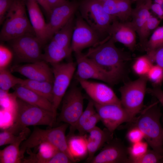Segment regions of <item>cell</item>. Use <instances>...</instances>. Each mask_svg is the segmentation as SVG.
Masks as SVG:
<instances>
[{"label": "cell", "mask_w": 163, "mask_h": 163, "mask_svg": "<svg viewBox=\"0 0 163 163\" xmlns=\"http://www.w3.org/2000/svg\"><path fill=\"white\" fill-rule=\"evenodd\" d=\"M109 36L91 47L85 55L110 78L114 84L123 77L126 62L130 59L128 54L117 47Z\"/></svg>", "instance_id": "cell-1"}, {"label": "cell", "mask_w": 163, "mask_h": 163, "mask_svg": "<svg viewBox=\"0 0 163 163\" xmlns=\"http://www.w3.org/2000/svg\"><path fill=\"white\" fill-rule=\"evenodd\" d=\"M158 102L148 106L129 123L142 131L144 139L152 149L163 155V128L160 122L161 113Z\"/></svg>", "instance_id": "cell-2"}, {"label": "cell", "mask_w": 163, "mask_h": 163, "mask_svg": "<svg viewBox=\"0 0 163 163\" xmlns=\"http://www.w3.org/2000/svg\"><path fill=\"white\" fill-rule=\"evenodd\" d=\"M69 124L65 123L57 127L48 129H43L34 127L32 133L21 143L20 150L21 156L24 158L25 152L40 144L50 143L59 150L66 153L73 161L75 160L69 150L66 132Z\"/></svg>", "instance_id": "cell-3"}, {"label": "cell", "mask_w": 163, "mask_h": 163, "mask_svg": "<svg viewBox=\"0 0 163 163\" xmlns=\"http://www.w3.org/2000/svg\"><path fill=\"white\" fill-rule=\"evenodd\" d=\"M26 7L24 0H14L2 24L1 40L9 41L25 34H35L26 14Z\"/></svg>", "instance_id": "cell-4"}, {"label": "cell", "mask_w": 163, "mask_h": 163, "mask_svg": "<svg viewBox=\"0 0 163 163\" xmlns=\"http://www.w3.org/2000/svg\"><path fill=\"white\" fill-rule=\"evenodd\" d=\"M14 123L22 129L28 126H47L52 127L56 121L53 112L29 104L17 97Z\"/></svg>", "instance_id": "cell-5"}, {"label": "cell", "mask_w": 163, "mask_h": 163, "mask_svg": "<svg viewBox=\"0 0 163 163\" xmlns=\"http://www.w3.org/2000/svg\"><path fill=\"white\" fill-rule=\"evenodd\" d=\"M78 8L81 17L99 35L107 33L111 24L117 19L105 11L100 0H83Z\"/></svg>", "instance_id": "cell-6"}, {"label": "cell", "mask_w": 163, "mask_h": 163, "mask_svg": "<svg viewBox=\"0 0 163 163\" xmlns=\"http://www.w3.org/2000/svg\"><path fill=\"white\" fill-rule=\"evenodd\" d=\"M147 80L146 76L140 77L125 83L119 89L121 105L133 118L142 110Z\"/></svg>", "instance_id": "cell-7"}, {"label": "cell", "mask_w": 163, "mask_h": 163, "mask_svg": "<svg viewBox=\"0 0 163 163\" xmlns=\"http://www.w3.org/2000/svg\"><path fill=\"white\" fill-rule=\"evenodd\" d=\"M75 65L72 61L51 65L54 77L52 103L56 113L75 70Z\"/></svg>", "instance_id": "cell-8"}, {"label": "cell", "mask_w": 163, "mask_h": 163, "mask_svg": "<svg viewBox=\"0 0 163 163\" xmlns=\"http://www.w3.org/2000/svg\"><path fill=\"white\" fill-rule=\"evenodd\" d=\"M9 41L14 54L20 61L29 63L43 60L42 45L35 34H25Z\"/></svg>", "instance_id": "cell-9"}, {"label": "cell", "mask_w": 163, "mask_h": 163, "mask_svg": "<svg viewBox=\"0 0 163 163\" xmlns=\"http://www.w3.org/2000/svg\"><path fill=\"white\" fill-rule=\"evenodd\" d=\"M84 97L78 87H71L64 95L58 122H63L70 126L72 130L83 111Z\"/></svg>", "instance_id": "cell-10"}, {"label": "cell", "mask_w": 163, "mask_h": 163, "mask_svg": "<svg viewBox=\"0 0 163 163\" xmlns=\"http://www.w3.org/2000/svg\"><path fill=\"white\" fill-rule=\"evenodd\" d=\"M94 103L101 121L106 128L112 133H113L122 123H129L134 118H133L122 105H100Z\"/></svg>", "instance_id": "cell-11"}, {"label": "cell", "mask_w": 163, "mask_h": 163, "mask_svg": "<svg viewBox=\"0 0 163 163\" xmlns=\"http://www.w3.org/2000/svg\"><path fill=\"white\" fill-rule=\"evenodd\" d=\"M71 43V48L75 53L98 44L99 34L81 17L75 23Z\"/></svg>", "instance_id": "cell-12"}, {"label": "cell", "mask_w": 163, "mask_h": 163, "mask_svg": "<svg viewBox=\"0 0 163 163\" xmlns=\"http://www.w3.org/2000/svg\"><path fill=\"white\" fill-rule=\"evenodd\" d=\"M128 148L117 138L106 143L90 163H129Z\"/></svg>", "instance_id": "cell-13"}, {"label": "cell", "mask_w": 163, "mask_h": 163, "mask_svg": "<svg viewBox=\"0 0 163 163\" xmlns=\"http://www.w3.org/2000/svg\"><path fill=\"white\" fill-rule=\"evenodd\" d=\"M78 80L81 86L94 102L100 105H122L120 100L107 85L88 80Z\"/></svg>", "instance_id": "cell-14"}, {"label": "cell", "mask_w": 163, "mask_h": 163, "mask_svg": "<svg viewBox=\"0 0 163 163\" xmlns=\"http://www.w3.org/2000/svg\"><path fill=\"white\" fill-rule=\"evenodd\" d=\"M79 3L76 1H67L64 3L51 10L47 23L48 40L51 39L55 33L68 21L78 8Z\"/></svg>", "instance_id": "cell-15"}, {"label": "cell", "mask_w": 163, "mask_h": 163, "mask_svg": "<svg viewBox=\"0 0 163 163\" xmlns=\"http://www.w3.org/2000/svg\"><path fill=\"white\" fill-rule=\"evenodd\" d=\"M78 79H93L101 81L110 85L113 83L102 69L81 52L75 53Z\"/></svg>", "instance_id": "cell-16"}, {"label": "cell", "mask_w": 163, "mask_h": 163, "mask_svg": "<svg viewBox=\"0 0 163 163\" xmlns=\"http://www.w3.org/2000/svg\"><path fill=\"white\" fill-rule=\"evenodd\" d=\"M136 31L131 21L116 19L110 27L107 33L115 42L120 43L133 51L136 45Z\"/></svg>", "instance_id": "cell-17"}, {"label": "cell", "mask_w": 163, "mask_h": 163, "mask_svg": "<svg viewBox=\"0 0 163 163\" xmlns=\"http://www.w3.org/2000/svg\"><path fill=\"white\" fill-rule=\"evenodd\" d=\"M11 72L18 73L27 79L53 82L54 77L51 68L43 60L16 65L11 67Z\"/></svg>", "instance_id": "cell-18"}, {"label": "cell", "mask_w": 163, "mask_h": 163, "mask_svg": "<svg viewBox=\"0 0 163 163\" xmlns=\"http://www.w3.org/2000/svg\"><path fill=\"white\" fill-rule=\"evenodd\" d=\"M26 7L30 22L35 34L42 45L48 40L47 34V23L36 0H27Z\"/></svg>", "instance_id": "cell-19"}, {"label": "cell", "mask_w": 163, "mask_h": 163, "mask_svg": "<svg viewBox=\"0 0 163 163\" xmlns=\"http://www.w3.org/2000/svg\"><path fill=\"white\" fill-rule=\"evenodd\" d=\"M88 133V136L87 137L88 155L86 162L89 163L95 153L113 138V133L106 128L102 129L96 126Z\"/></svg>", "instance_id": "cell-20"}, {"label": "cell", "mask_w": 163, "mask_h": 163, "mask_svg": "<svg viewBox=\"0 0 163 163\" xmlns=\"http://www.w3.org/2000/svg\"><path fill=\"white\" fill-rule=\"evenodd\" d=\"M105 11L120 21H127L131 15L134 0H100Z\"/></svg>", "instance_id": "cell-21"}, {"label": "cell", "mask_w": 163, "mask_h": 163, "mask_svg": "<svg viewBox=\"0 0 163 163\" xmlns=\"http://www.w3.org/2000/svg\"><path fill=\"white\" fill-rule=\"evenodd\" d=\"M30 129L24 128L18 135L16 140L0 151V163H21L23 159L20 152V147L22 142L29 135Z\"/></svg>", "instance_id": "cell-22"}, {"label": "cell", "mask_w": 163, "mask_h": 163, "mask_svg": "<svg viewBox=\"0 0 163 163\" xmlns=\"http://www.w3.org/2000/svg\"><path fill=\"white\" fill-rule=\"evenodd\" d=\"M13 88L14 90L13 93L17 97L57 114L54 111L52 103L46 98L20 85H18Z\"/></svg>", "instance_id": "cell-23"}, {"label": "cell", "mask_w": 163, "mask_h": 163, "mask_svg": "<svg viewBox=\"0 0 163 163\" xmlns=\"http://www.w3.org/2000/svg\"><path fill=\"white\" fill-rule=\"evenodd\" d=\"M51 40L44 49L43 60L52 65L61 62L64 59L70 56L72 52L71 49L63 47L53 40Z\"/></svg>", "instance_id": "cell-24"}, {"label": "cell", "mask_w": 163, "mask_h": 163, "mask_svg": "<svg viewBox=\"0 0 163 163\" xmlns=\"http://www.w3.org/2000/svg\"><path fill=\"white\" fill-rule=\"evenodd\" d=\"M37 154L32 152L31 149L27 150L29 156L23 159V163H49L50 159L59 150L52 144L47 142L40 144Z\"/></svg>", "instance_id": "cell-25"}, {"label": "cell", "mask_w": 163, "mask_h": 163, "mask_svg": "<svg viewBox=\"0 0 163 163\" xmlns=\"http://www.w3.org/2000/svg\"><path fill=\"white\" fill-rule=\"evenodd\" d=\"M87 137L86 134L75 135L71 134L67 137L69 151L76 161L88 155Z\"/></svg>", "instance_id": "cell-26"}, {"label": "cell", "mask_w": 163, "mask_h": 163, "mask_svg": "<svg viewBox=\"0 0 163 163\" xmlns=\"http://www.w3.org/2000/svg\"><path fill=\"white\" fill-rule=\"evenodd\" d=\"M151 14L149 6L145 1L136 4L135 8L133 9L131 21L139 37Z\"/></svg>", "instance_id": "cell-27"}, {"label": "cell", "mask_w": 163, "mask_h": 163, "mask_svg": "<svg viewBox=\"0 0 163 163\" xmlns=\"http://www.w3.org/2000/svg\"><path fill=\"white\" fill-rule=\"evenodd\" d=\"M25 86L44 97L52 103L53 98V82L21 79L20 84Z\"/></svg>", "instance_id": "cell-28"}, {"label": "cell", "mask_w": 163, "mask_h": 163, "mask_svg": "<svg viewBox=\"0 0 163 163\" xmlns=\"http://www.w3.org/2000/svg\"><path fill=\"white\" fill-rule=\"evenodd\" d=\"M74 16L55 33L51 39L59 45L66 48L71 49V41L75 26Z\"/></svg>", "instance_id": "cell-29"}, {"label": "cell", "mask_w": 163, "mask_h": 163, "mask_svg": "<svg viewBox=\"0 0 163 163\" xmlns=\"http://www.w3.org/2000/svg\"><path fill=\"white\" fill-rule=\"evenodd\" d=\"M161 20L152 14L147 20L140 35L139 37L141 46L144 49L149 36L158 27Z\"/></svg>", "instance_id": "cell-30"}, {"label": "cell", "mask_w": 163, "mask_h": 163, "mask_svg": "<svg viewBox=\"0 0 163 163\" xmlns=\"http://www.w3.org/2000/svg\"><path fill=\"white\" fill-rule=\"evenodd\" d=\"M153 63V62L147 54L140 56L137 57L133 63V70L139 77L146 76Z\"/></svg>", "instance_id": "cell-31"}, {"label": "cell", "mask_w": 163, "mask_h": 163, "mask_svg": "<svg viewBox=\"0 0 163 163\" xmlns=\"http://www.w3.org/2000/svg\"><path fill=\"white\" fill-rule=\"evenodd\" d=\"M163 46V26L158 27L151 34L144 49L147 54L152 53Z\"/></svg>", "instance_id": "cell-32"}, {"label": "cell", "mask_w": 163, "mask_h": 163, "mask_svg": "<svg viewBox=\"0 0 163 163\" xmlns=\"http://www.w3.org/2000/svg\"><path fill=\"white\" fill-rule=\"evenodd\" d=\"M21 78L13 75L11 71L6 68L0 69V88L2 90L8 91L11 88L19 85Z\"/></svg>", "instance_id": "cell-33"}, {"label": "cell", "mask_w": 163, "mask_h": 163, "mask_svg": "<svg viewBox=\"0 0 163 163\" xmlns=\"http://www.w3.org/2000/svg\"><path fill=\"white\" fill-rule=\"evenodd\" d=\"M148 145L146 141H142L132 144L128 148L129 163L140 158L145 154L148 150Z\"/></svg>", "instance_id": "cell-34"}, {"label": "cell", "mask_w": 163, "mask_h": 163, "mask_svg": "<svg viewBox=\"0 0 163 163\" xmlns=\"http://www.w3.org/2000/svg\"><path fill=\"white\" fill-rule=\"evenodd\" d=\"M21 131L14 124L0 133V146L14 142Z\"/></svg>", "instance_id": "cell-35"}, {"label": "cell", "mask_w": 163, "mask_h": 163, "mask_svg": "<svg viewBox=\"0 0 163 163\" xmlns=\"http://www.w3.org/2000/svg\"><path fill=\"white\" fill-rule=\"evenodd\" d=\"M96 112L93 101L89 100L86 107L79 117L73 129L70 131L72 134L74 130H78Z\"/></svg>", "instance_id": "cell-36"}, {"label": "cell", "mask_w": 163, "mask_h": 163, "mask_svg": "<svg viewBox=\"0 0 163 163\" xmlns=\"http://www.w3.org/2000/svg\"><path fill=\"white\" fill-rule=\"evenodd\" d=\"M146 76L153 87L160 86L163 82V69L157 64H153Z\"/></svg>", "instance_id": "cell-37"}, {"label": "cell", "mask_w": 163, "mask_h": 163, "mask_svg": "<svg viewBox=\"0 0 163 163\" xmlns=\"http://www.w3.org/2000/svg\"><path fill=\"white\" fill-rule=\"evenodd\" d=\"M163 155L153 149L149 150L140 158L132 161L133 163H156L161 161Z\"/></svg>", "instance_id": "cell-38"}, {"label": "cell", "mask_w": 163, "mask_h": 163, "mask_svg": "<svg viewBox=\"0 0 163 163\" xmlns=\"http://www.w3.org/2000/svg\"><path fill=\"white\" fill-rule=\"evenodd\" d=\"M13 53L8 48L0 44V69L6 68L11 63L13 56Z\"/></svg>", "instance_id": "cell-39"}, {"label": "cell", "mask_w": 163, "mask_h": 163, "mask_svg": "<svg viewBox=\"0 0 163 163\" xmlns=\"http://www.w3.org/2000/svg\"><path fill=\"white\" fill-rule=\"evenodd\" d=\"M100 121V117L96 111L78 130L79 134L82 135H85L96 126V124Z\"/></svg>", "instance_id": "cell-40"}, {"label": "cell", "mask_w": 163, "mask_h": 163, "mask_svg": "<svg viewBox=\"0 0 163 163\" xmlns=\"http://www.w3.org/2000/svg\"><path fill=\"white\" fill-rule=\"evenodd\" d=\"M128 140L132 144L142 141L144 139V135L142 131L138 127H132L127 134Z\"/></svg>", "instance_id": "cell-41"}, {"label": "cell", "mask_w": 163, "mask_h": 163, "mask_svg": "<svg viewBox=\"0 0 163 163\" xmlns=\"http://www.w3.org/2000/svg\"><path fill=\"white\" fill-rule=\"evenodd\" d=\"M74 163L66 153L58 150L51 158L49 163Z\"/></svg>", "instance_id": "cell-42"}, {"label": "cell", "mask_w": 163, "mask_h": 163, "mask_svg": "<svg viewBox=\"0 0 163 163\" xmlns=\"http://www.w3.org/2000/svg\"><path fill=\"white\" fill-rule=\"evenodd\" d=\"M14 0H0V24H2Z\"/></svg>", "instance_id": "cell-43"}, {"label": "cell", "mask_w": 163, "mask_h": 163, "mask_svg": "<svg viewBox=\"0 0 163 163\" xmlns=\"http://www.w3.org/2000/svg\"><path fill=\"white\" fill-rule=\"evenodd\" d=\"M150 57L153 62L163 69V46L156 50Z\"/></svg>", "instance_id": "cell-44"}, {"label": "cell", "mask_w": 163, "mask_h": 163, "mask_svg": "<svg viewBox=\"0 0 163 163\" xmlns=\"http://www.w3.org/2000/svg\"><path fill=\"white\" fill-rule=\"evenodd\" d=\"M147 91L155 97L163 106V91L160 86L153 87L147 89Z\"/></svg>", "instance_id": "cell-45"}, {"label": "cell", "mask_w": 163, "mask_h": 163, "mask_svg": "<svg viewBox=\"0 0 163 163\" xmlns=\"http://www.w3.org/2000/svg\"><path fill=\"white\" fill-rule=\"evenodd\" d=\"M46 1L51 9L62 4L66 2L67 0H46Z\"/></svg>", "instance_id": "cell-46"}, {"label": "cell", "mask_w": 163, "mask_h": 163, "mask_svg": "<svg viewBox=\"0 0 163 163\" xmlns=\"http://www.w3.org/2000/svg\"><path fill=\"white\" fill-rule=\"evenodd\" d=\"M39 5L43 8L49 16L51 12V9L49 6L46 0H36Z\"/></svg>", "instance_id": "cell-47"}, {"label": "cell", "mask_w": 163, "mask_h": 163, "mask_svg": "<svg viewBox=\"0 0 163 163\" xmlns=\"http://www.w3.org/2000/svg\"><path fill=\"white\" fill-rule=\"evenodd\" d=\"M151 1L158 4L163 11V0H150Z\"/></svg>", "instance_id": "cell-48"}, {"label": "cell", "mask_w": 163, "mask_h": 163, "mask_svg": "<svg viewBox=\"0 0 163 163\" xmlns=\"http://www.w3.org/2000/svg\"><path fill=\"white\" fill-rule=\"evenodd\" d=\"M136 2V4L143 2L144 0H134Z\"/></svg>", "instance_id": "cell-49"}, {"label": "cell", "mask_w": 163, "mask_h": 163, "mask_svg": "<svg viewBox=\"0 0 163 163\" xmlns=\"http://www.w3.org/2000/svg\"><path fill=\"white\" fill-rule=\"evenodd\" d=\"M24 0V1H25V2H26V1L27 0Z\"/></svg>", "instance_id": "cell-50"}]
</instances>
